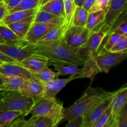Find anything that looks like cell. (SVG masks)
<instances>
[{"mask_svg": "<svg viewBox=\"0 0 127 127\" xmlns=\"http://www.w3.org/2000/svg\"><path fill=\"white\" fill-rule=\"evenodd\" d=\"M39 0H22L16 7L7 11V13L14 11L38 8Z\"/></svg>", "mask_w": 127, "mask_h": 127, "instance_id": "4dcf8cb0", "label": "cell"}, {"mask_svg": "<svg viewBox=\"0 0 127 127\" xmlns=\"http://www.w3.org/2000/svg\"><path fill=\"white\" fill-rule=\"evenodd\" d=\"M68 26L66 23L59 25L56 27L53 28L44 36L40 38L36 43H43V42H48V41H53L56 40H60L63 38L64 32L67 29Z\"/></svg>", "mask_w": 127, "mask_h": 127, "instance_id": "cb8c5ba5", "label": "cell"}, {"mask_svg": "<svg viewBox=\"0 0 127 127\" xmlns=\"http://www.w3.org/2000/svg\"><path fill=\"white\" fill-rule=\"evenodd\" d=\"M20 112L0 110V127H8L17 118L21 117Z\"/></svg>", "mask_w": 127, "mask_h": 127, "instance_id": "4316f807", "label": "cell"}, {"mask_svg": "<svg viewBox=\"0 0 127 127\" xmlns=\"http://www.w3.org/2000/svg\"><path fill=\"white\" fill-rule=\"evenodd\" d=\"M63 105L54 98L42 97L34 102L29 112L31 115H38L48 118L52 121L53 127L60 124L63 116Z\"/></svg>", "mask_w": 127, "mask_h": 127, "instance_id": "3957f363", "label": "cell"}, {"mask_svg": "<svg viewBox=\"0 0 127 127\" xmlns=\"http://www.w3.org/2000/svg\"><path fill=\"white\" fill-rule=\"evenodd\" d=\"M76 79V76H70L64 79L55 78L44 84V93L43 97L54 98L60 91H62L71 81Z\"/></svg>", "mask_w": 127, "mask_h": 127, "instance_id": "5bb4252c", "label": "cell"}, {"mask_svg": "<svg viewBox=\"0 0 127 127\" xmlns=\"http://www.w3.org/2000/svg\"><path fill=\"white\" fill-rule=\"evenodd\" d=\"M105 11H97L94 12H89L87 17L85 27L90 31H93L99 25L104 24L105 18Z\"/></svg>", "mask_w": 127, "mask_h": 127, "instance_id": "603a6c76", "label": "cell"}, {"mask_svg": "<svg viewBox=\"0 0 127 127\" xmlns=\"http://www.w3.org/2000/svg\"><path fill=\"white\" fill-rule=\"evenodd\" d=\"M2 78H1V77L0 76V86H1V85H2Z\"/></svg>", "mask_w": 127, "mask_h": 127, "instance_id": "7dc6e473", "label": "cell"}, {"mask_svg": "<svg viewBox=\"0 0 127 127\" xmlns=\"http://www.w3.org/2000/svg\"><path fill=\"white\" fill-rule=\"evenodd\" d=\"M110 32L109 29H104V25L97 31H91L85 45L79 48L78 51L82 58L85 60L97 53L102 43Z\"/></svg>", "mask_w": 127, "mask_h": 127, "instance_id": "5b68a950", "label": "cell"}, {"mask_svg": "<svg viewBox=\"0 0 127 127\" xmlns=\"http://www.w3.org/2000/svg\"><path fill=\"white\" fill-rule=\"evenodd\" d=\"M114 93L115 91H106L102 88H93L91 83L83 95L77 101L69 107L64 108L63 119L60 124L65 121H69L75 117L83 116L92 108Z\"/></svg>", "mask_w": 127, "mask_h": 127, "instance_id": "7a4b0ae2", "label": "cell"}, {"mask_svg": "<svg viewBox=\"0 0 127 127\" xmlns=\"http://www.w3.org/2000/svg\"><path fill=\"white\" fill-rule=\"evenodd\" d=\"M31 76L39 80L43 84L55 79L57 77V73L50 69L49 68H48V66L45 67L37 73H31Z\"/></svg>", "mask_w": 127, "mask_h": 127, "instance_id": "f1b7e54d", "label": "cell"}, {"mask_svg": "<svg viewBox=\"0 0 127 127\" xmlns=\"http://www.w3.org/2000/svg\"><path fill=\"white\" fill-rule=\"evenodd\" d=\"M35 15V14H34ZM34 15L29 16L17 22H12L7 26L21 39H24L33 22Z\"/></svg>", "mask_w": 127, "mask_h": 127, "instance_id": "d6986e66", "label": "cell"}, {"mask_svg": "<svg viewBox=\"0 0 127 127\" xmlns=\"http://www.w3.org/2000/svg\"><path fill=\"white\" fill-rule=\"evenodd\" d=\"M65 19L63 0H51L38 9Z\"/></svg>", "mask_w": 127, "mask_h": 127, "instance_id": "7402d4cb", "label": "cell"}, {"mask_svg": "<svg viewBox=\"0 0 127 127\" xmlns=\"http://www.w3.org/2000/svg\"><path fill=\"white\" fill-rule=\"evenodd\" d=\"M55 69L57 71V76L69 75L71 76H79L81 72V68L74 64H53Z\"/></svg>", "mask_w": 127, "mask_h": 127, "instance_id": "d4e9b609", "label": "cell"}, {"mask_svg": "<svg viewBox=\"0 0 127 127\" xmlns=\"http://www.w3.org/2000/svg\"><path fill=\"white\" fill-rule=\"evenodd\" d=\"M50 1H51V0H50Z\"/></svg>", "mask_w": 127, "mask_h": 127, "instance_id": "f5cc1de1", "label": "cell"}, {"mask_svg": "<svg viewBox=\"0 0 127 127\" xmlns=\"http://www.w3.org/2000/svg\"><path fill=\"white\" fill-rule=\"evenodd\" d=\"M110 0H95L94 3L88 11V12H94L97 11H106Z\"/></svg>", "mask_w": 127, "mask_h": 127, "instance_id": "e575fe53", "label": "cell"}, {"mask_svg": "<svg viewBox=\"0 0 127 127\" xmlns=\"http://www.w3.org/2000/svg\"><path fill=\"white\" fill-rule=\"evenodd\" d=\"M0 74L21 76L26 79L31 77V73L18 63H2L0 64Z\"/></svg>", "mask_w": 127, "mask_h": 127, "instance_id": "2e32d148", "label": "cell"}, {"mask_svg": "<svg viewBox=\"0 0 127 127\" xmlns=\"http://www.w3.org/2000/svg\"><path fill=\"white\" fill-rule=\"evenodd\" d=\"M4 42L5 41L4 40V39L2 38V37L0 35V43H4Z\"/></svg>", "mask_w": 127, "mask_h": 127, "instance_id": "f6af8a7d", "label": "cell"}, {"mask_svg": "<svg viewBox=\"0 0 127 127\" xmlns=\"http://www.w3.org/2000/svg\"><path fill=\"white\" fill-rule=\"evenodd\" d=\"M0 92H1V91H0Z\"/></svg>", "mask_w": 127, "mask_h": 127, "instance_id": "db71d44e", "label": "cell"}, {"mask_svg": "<svg viewBox=\"0 0 127 127\" xmlns=\"http://www.w3.org/2000/svg\"><path fill=\"white\" fill-rule=\"evenodd\" d=\"M127 52H113L107 51L97 53L94 60L99 72L107 73L111 68L115 66L126 58Z\"/></svg>", "mask_w": 127, "mask_h": 127, "instance_id": "8992f818", "label": "cell"}, {"mask_svg": "<svg viewBox=\"0 0 127 127\" xmlns=\"http://www.w3.org/2000/svg\"><path fill=\"white\" fill-rule=\"evenodd\" d=\"M2 80L0 86V91H19L26 78L21 76H5L0 74Z\"/></svg>", "mask_w": 127, "mask_h": 127, "instance_id": "e0dca14e", "label": "cell"}, {"mask_svg": "<svg viewBox=\"0 0 127 127\" xmlns=\"http://www.w3.org/2000/svg\"><path fill=\"white\" fill-rule=\"evenodd\" d=\"M4 1V0H0V1Z\"/></svg>", "mask_w": 127, "mask_h": 127, "instance_id": "681fc988", "label": "cell"}, {"mask_svg": "<svg viewBox=\"0 0 127 127\" xmlns=\"http://www.w3.org/2000/svg\"><path fill=\"white\" fill-rule=\"evenodd\" d=\"M111 112L112 107L110 105L97 121L94 127H108L111 117Z\"/></svg>", "mask_w": 127, "mask_h": 127, "instance_id": "1f68e13d", "label": "cell"}, {"mask_svg": "<svg viewBox=\"0 0 127 127\" xmlns=\"http://www.w3.org/2000/svg\"><path fill=\"white\" fill-rule=\"evenodd\" d=\"M1 22H0V23H1Z\"/></svg>", "mask_w": 127, "mask_h": 127, "instance_id": "816d5d0a", "label": "cell"}, {"mask_svg": "<svg viewBox=\"0 0 127 127\" xmlns=\"http://www.w3.org/2000/svg\"><path fill=\"white\" fill-rule=\"evenodd\" d=\"M58 26L59 25L50 22H32L24 40L28 44L36 43L40 38H42L50 31Z\"/></svg>", "mask_w": 127, "mask_h": 127, "instance_id": "8fae6325", "label": "cell"}, {"mask_svg": "<svg viewBox=\"0 0 127 127\" xmlns=\"http://www.w3.org/2000/svg\"><path fill=\"white\" fill-rule=\"evenodd\" d=\"M109 51L113 52H121L127 51V36H121L117 42Z\"/></svg>", "mask_w": 127, "mask_h": 127, "instance_id": "d6a6232c", "label": "cell"}, {"mask_svg": "<svg viewBox=\"0 0 127 127\" xmlns=\"http://www.w3.org/2000/svg\"><path fill=\"white\" fill-rule=\"evenodd\" d=\"M115 93L110 96L105 98V99L97 104L95 106L92 108L89 111L83 115V124L82 127H94L95 123L100 117L103 113L110 105L113 95Z\"/></svg>", "mask_w": 127, "mask_h": 127, "instance_id": "30bf717a", "label": "cell"}, {"mask_svg": "<svg viewBox=\"0 0 127 127\" xmlns=\"http://www.w3.org/2000/svg\"><path fill=\"white\" fill-rule=\"evenodd\" d=\"M50 0H39V2H38V9L40 7H41L42 6H43V4H45V3H47V2H48Z\"/></svg>", "mask_w": 127, "mask_h": 127, "instance_id": "ee69618b", "label": "cell"}, {"mask_svg": "<svg viewBox=\"0 0 127 127\" xmlns=\"http://www.w3.org/2000/svg\"><path fill=\"white\" fill-rule=\"evenodd\" d=\"M37 11H38V8H35L27 10H21V11L7 13L1 21V23L7 25L10 23L17 22L26 17L35 14Z\"/></svg>", "mask_w": 127, "mask_h": 127, "instance_id": "ffe728a7", "label": "cell"}, {"mask_svg": "<svg viewBox=\"0 0 127 127\" xmlns=\"http://www.w3.org/2000/svg\"><path fill=\"white\" fill-rule=\"evenodd\" d=\"M110 32H115L122 36H127V22L124 19L114 29H111Z\"/></svg>", "mask_w": 127, "mask_h": 127, "instance_id": "8d00e7d4", "label": "cell"}, {"mask_svg": "<svg viewBox=\"0 0 127 127\" xmlns=\"http://www.w3.org/2000/svg\"><path fill=\"white\" fill-rule=\"evenodd\" d=\"M0 52L19 63L31 53L24 47H19L7 43H0Z\"/></svg>", "mask_w": 127, "mask_h": 127, "instance_id": "9a60e30c", "label": "cell"}, {"mask_svg": "<svg viewBox=\"0 0 127 127\" xmlns=\"http://www.w3.org/2000/svg\"><path fill=\"white\" fill-rule=\"evenodd\" d=\"M25 48L31 53L44 57L51 64H74L79 66H83L84 63L78 49L67 45L63 38L43 43L27 44Z\"/></svg>", "mask_w": 127, "mask_h": 127, "instance_id": "6da1fadb", "label": "cell"}, {"mask_svg": "<svg viewBox=\"0 0 127 127\" xmlns=\"http://www.w3.org/2000/svg\"><path fill=\"white\" fill-rule=\"evenodd\" d=\"M44 84L31 76L26 79L20 88L19 92L22 95L31 98L34 102L43 97Z\"/></svg>", "mask_w": 127, "mask_h": 127, "instance_id": "9c48e42d", "label": "cell"}, {"mask_svg": "<svg viewBox=\"0 0 127 127\" xmlns=\"http://www.w3.org/2000/svg\"><path fill=\"white\" fill-rule=\"evenodd\" d=\"M127 127V104L118 114L115 120V127Z\"/></svg>", "mask_w": 127, "mask_h": 127, "instance_id": "836d02e7", "label": "cell"}, {"mask_svg": "<svg viewBox=\"0 0 127 127\" xmlns=\"http://www.w3.org/2000/svg\"><path fill=\"white\" fill-rule=\"evenodd\" d=\"M33 22H50L60 25L66 23L65 19L63 17H58L52 13L38 9V11L34 15L33 19Z\"/></svg>", "mask_w": 127, "mask_h": 127, "instance_id": "44dd1931", "label": "cell"}, {"mask_svg": "<svg viewBox=\"0 0 127 127\" xmlns=\"http://www.w3.org/2000/svg\"><path fill=\"white\" fill-rule=\"evenodd\" d=\"M127 86L125 84L120 89L116 91L112 99V112L108 127H115V120L118 114L127 104Z\"/></svg>", "mask_w": 127, "mask_h": 127, "instance_id": "7c38bea8", "label": "cell"}, {"mask_svg": "<svg viewBox=\"0 0 127 127\" xmlns=\"http://www.w3.org/2000/svg\"><path fill=\"white\" fill-rule=\"evenodd\" d=\"M95 1V0H85L82 7L88 11L90 9L91 6L93 5V4L94 3Z\"/></svg>", "mask_w": 127, "mask_h": 127, "instance_id": "60d3db41", "label": "cell"}, {"mask_svg": "<svg viewBox=\"0 0 127 127\" xmlns=\"http://www.w3.org/2000/svg\"><path fill=\"white\" fill-rule=\"evenodd\" d=\"M33 104V99L19 91H3V96L0 100V110L20 112L21 117H26L29 114Z\"/></svg>", "mask_w": 127, "mask_h": 127, "instance_id": "277c9868", "label": "cell"}, {"mask_svg": "<svg viewBox=\"0 0 127 127\" xmlns=\"http://www.w3.org/2000/svg\"><path fill=\"white\" fill-rule=\"evenodd\" d=\"M21 1L22 0H4V4L7 7V11H8L11 10V9L16 7L17 4L20 3Z\"/></svg>", "mask_w": 127, "mask_h": 127, "instance_id": "f35d334b", "label": "cell"}, {"mask_svg": "<svg viewBox=\"0 0 127 127\" xmlns=\"http://www.w3.org/2000/svg\"><path fill=\"white\" fill-rule=\"evenodd\" d=\"M4 4V1H0V6H1V5H3Z\"/></svg>", "mask_w": 127, "mask_h": 127, "instance_id": "c3c4849f", "label": "cell"}, {"mask_svg": "<svg viewBox=\"0 0 127 127\" xmlns=\"http://www.w3.org/2000/svg\"><path fill=\"white\" fill-rule=\"evenodd\" d=\"M121 36L122 35H120L115 33V32H110V35H109L106 43H105L104 46V49L107 51L110 50V48L117 42L118 40L121 37Z\"/></svg>", "mask_w": 127, "mask_h": 127, "instance_id": "d590c367", "label": "cell"}, {"mask_svg": "<svg viewBox=\"0 0 127 127\" xmlns=\"http://www.w3.org/2000/svg\"><path fill=\"white\" fill-rule=\"evenodd\" d=\"M0 35L5 43H10L19 47H24L28 43L24 39L20 38L7 25L0 23Z\"/></svg>", "mask_w": 127, "mask_h": 127, "instance_id": "ac0fdd59", "label": "cell"}, {"mask_svg": "<svg viewBox=\"0 0 127 127\" xmlns=\"http://www.w3.org/2000/svg\"><path fill=\"white\" fill-rule=\"evenodd\" d=\"M1 63H2V62H0V64H1Z\"/></svg>", "mask_w": 127, "mask_h": 127, "instance_id": "f907efd6", "label": "cell"}, {"mask_svg": "<svg viewBox=\"0 0 127 127\" xmlns=\"http://www.w3.org/2000/svg\"><path fill=\"white\" fill-rule=\"evenodd\" d=\"M85 0H74V3L76 6H82Z\"/></svg>", "mask_w": 127, "mask_h": 127, "instance_id": "7bdbcfd3", "label": "cell"}, {"mask_svg": "<svg viewBox=\"0 0 127 127\" xmlns=\"http://www.w3.org/2000/svg\"><path fill=\"white\" fill-rule=\"evenodd\" d=\"M24 127H53V124L50 119L45 117L32 115L29 120H24Z\"/></svg>", "mask_w": 127, "mask_h": 127, "instance_id": "484cf974", "label": "cell"}, {"mask_svg": "<svg viewBox=\"0 0 127 127\" xmlns=\"http://www.w3.org/2000/svg\"><path fill=\"white\" fill-rule=\"evenodd\" d=\"M63 5L65 16V22L68 27L72 25V20L76 6L74 3V0H63Z\"/></svg>", "mask_w": 127, "mask_h": 127, "instance_id": "f546056e", "label": "cell"}, {"mask_svg": "<svg viewBox=\"0 0 127 127\" xmlns=\"http://www.w3.org/2000/svg\"><path fill=\"white\" fill-rule=\"evenodd\" d=\"M127 0H110L105 11L104 26L112 28L119 17L127 9Z\"/></svg>", "mask_w": 127, "mask_h": 127, "instance_id": "ba28073f", "label": "cell"}, {"mask_svg": "<svg viewBox=\"0 0 127 127\" xmlns=\"http://www.w3.org/2000/svg\"><path fill=\"white\" fill-rule=\"evenodd\" d=\"M2 96H3V91H1L0 92V100L2 99Z\"/></svg>", "mask_w": 127, "mask_h": 127, "instance_id": "bcb514c9", "label": "cell"}, {"mask_svg": "<svg viewBox=\"0 0 127 127\" xmlns=\"http://www.w3.org/2000/svg\"><path fill=\"white\" fill-rule=\"evenodd\" d=\"M88 13V11L82 6H76L72 20V25L78 27H84Z\"/></svg>", "mask_w": 127, "mask_h": 127, "instance_id": "83f0119b", "label": "cell"}, {"mask_svg": "<svg viewBox=\"0 0 127 127\" xmlns=\"http://www.w3.org/2000/svg\"><path fill=\"white\" fill-rule=\"evenodd\" d=\"M31 73H37L48 66L50 62L43 56L32 53L18 63Z\"/></svg>", "mask_w": 127, "mask_h": 127, "instance_id": "4fadbf2b", "label": "cell"}, {"mask_svg": "<svg viewBox=\"0 0 127 127\" xmlns=\"http://www.w3.org/2000/svg\"><path fill=\"white\" fill-rule=\"evenodd\" d=\"M0 62L2 63H17L14 60L6 55L1 52H0Z\"/></svg>", "mask_w": 127, "mask_h": 127, "instance_id": "ab89813d", "label": "cell"}, {"mask_svg": "<svg viewBox=\"0 0 127 127\" xmlns=\"http://www.w3.org/2000/svg\"><path fill=\"white\" fill-rule=\"evenodd\" d=\"M83 124V117L77 116L68 121L66 127H82Z\"/></svg>", "mask_w": 127, "mask_h": 127, "instance_id": "74e56055", "label": "cell"}, {"mask_svg": "<svg viewBox=\"0 0 127 127\" xmlns=\"http://www.w3.org/2000/svg\"><path fill=\"white\" fill-rule=\"evenodd\" d=\"M7 13V9L6 5L4 4L3 5L0 6V22H1L5 15Z\"/></svg>", "mask_w": 127, "mask_h": 127, "instance_id": "b9f144b4", "label": "cell"}, {"mask_svg": "<svg viewBox=\"0 0 127 127\" xmlns=\"http://www.w3.org/2000/svg\"><path fill=\"white\" fill-rule=\"evenodd\" d=\"M91 31L84 27L71 26L67 27L63 36L66 44L74 49H79L88 41Z\"/></svg>", "mask_w": 127, "mask_h": 127, "instance_id": "52a82bcc", "label": "cell"}]
</instances>
